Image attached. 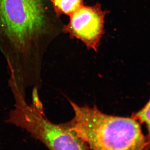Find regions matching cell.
<instances>
[{
  "label": "cell",
  "instance_id": "6da1fadb",
  "mask_svg": "<svg viewBox=\"0 0 150 150\" xmlns=\"http://www.w3.org/2000/svg\"><path fill=\"white\" fill-rule=\"evenodd\" d=\"M49 0H0V50L25 96L39 90L43 62L62 25Z\"/></svg>",
  "mask_w": 150,
  "mask_h": 150
},
{
  "label": "cell",
  "instance_id": "7a4b0ae2",
  "mask_svg": "<svg viewBox=\"0 0 150 150\" xmlns=\"http://www.w3.org/2000/svg\"><path fill=\"white\" fill-rule=\"evenodd\" d=\"M74 118L67 122L91 150H146V137L133 118L107 115L96 106H80L69 100Z\"/></svg>",
  "mask_w": 150,
  "mask_h": 150
},
{
  "label": "cell",
  "instance_id": "3957f363",
  "mask_svg": "<svg viewBox=\"0 0 150 150\" xmlns=\"http://www.w3.org/2000/svg\"><path fill=\"white\" fill-rule=\"evenodd\" d=\"M108 12L102 10L99 4L83 5L69 16V21L64 25L63 32L71 39L79 40L88 49L98 51L104 33L105 16Z\"/></svg>",
  "mask_w": 150,
  "mask_h": 150
},
{
  "label": "cell",
  "instance_id": "277c9868",
  "mask_svg": "<svg viewBox=\"0 0 150 150\" xmlns=\"http://www.w3.org/2000/svg\"><path fill=\"white\" fill-rule=\"evenodd\" d=\"M58 17L62 15L71 16L81 6L84 0H49Z\"/></svg>",
  "mask_w": 150,
  "mask_h": 150
},
{
  "label": "cell",
  "instance_id": "5b68a950",
  "mask_svg": "<svg viewBox=\"0 0 150 150\" xmlns=\"http://www.w3.org/2000/svg\"><path fill=\"white\" fill-rule=\"evenodd\" d=\"M132 118L140 123H144L147 129L148 135L146 136L147 148L150 150V99L140 110L134 113Z\"/></svg>",
  "mask_w": 150,
  "mask_h": 150
}]
</instances>
